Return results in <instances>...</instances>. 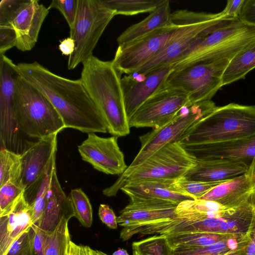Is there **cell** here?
<instances>
[{"instance_id": "6da1fadb", "label": "cell", "mask_w": 255, "mask_h": 255, "mask_svg": "<svg viewBox=\"0 0 255 255\" xmlns=\"http://www.w3.org/2000/svg\"><path fill=\"white\" fill-rule=\"evenodd\" d=\"M16 69L25 80L51 102L65 128L88 134L108 131L102 115L80 79L63 77L36 61L18 63Z\"/></svg>"}, {"instance_id": "7a4b0ae2", "label": "cell", "mask_w": 255, "mask_h": 255, "mask_svg": "<svg viewBox=\"0 0 255 255\" xmlns=\"http://www.w3.org/2000/svg\"><path fill=\"white\" fill-rule=\"evenodd\" d=\"M122 74L112 61L93 56L83 63L81 80L101 114L108 131L117 137L130 132L121 85Z\"/></svg>"}, {"instance_id": "3957f363", "label": "cell", "mask_w": 255, "mask_h": 255, "mask_svg": "<svg viewBox=\"0 0 255 255\" xmlns=\"http://www.w3.org/2000/svg\"><path fill=\"white\" fill-rule=\"evenodd\" d=\"M255 39V26L238 17H226L209 27L190 47L172 63L173 69L231 59Z\"/></svg>"}, {"instance_id": "277c9868", "label": "cell", "mask_w": 255, "mask_h": 255, "mask_svg": "<svg viewBox=\"0 0 255 255\" xmlns=\"http://www.w3.org/2000/svg\"><path fill=\"white\" fill-rule=\"evenodd\" d=\"M255 135V106L230 103L217 108L190 128L178 142L182 145L210 143Z\"/></svg>"}, {"instance_id": "5b68a950", "label": "cell", "mask_w": 255, "mask_h": 255, "mask_svg": "<svg viewBox=\"0 0 255 255\" xmlns=\"http://www.w3.org/2000/svg\"><path fill=\"white\" fill-rule=\"evenodd\" d=\"M14 111L23 133L38 139L65 128L60 116L51 102L19 74L14 93Z\"/></svg>"}, {"instance_id": "8992f818", "label": "cell", "mask_w": 255, "mask_h": 255, "mask_svg": "<svg viewBox=\"0 0 255 255\" xmlns=\"http://www.w3.org/2000/svg\"><path fill=\"white\" fill-rule=\"evenodd\" d=\"M226 17H229L225 16L222 11L207 13L180 9L172 12L171 21L176 28L167 43L158 54L135 73H144L166 65H171L209 27Z\"/></svg>"}, {"instance_id": "52a82bcc", "label": "cell", "mask_w": 255, "mask_h": 255, "mask_svg": "<svg viewBox=\"0 0 255 255\" xmlns=\"http://www.w3.org/2000/svg\"><path fill=\"white\" fill-rule=\"evenodd\" d=\"M197 160L177 141L167 144L150 155L129 175L118 179L103 194L115 196L126 183L147 180H175L195 166Z\"/></svg>"}, {"instance_id": "ba28073f", "label": "cell", "mask_w": 255, "mask_h": 255, "mask_svg": "<svg viewBox=\"0 0 255 255\" xmlns=\"http://www.w3.org/2000/svg\"><path fill=\"white\" fill-rule=\"evenodd\" d=\"M217 106L212 100L187 104L164 126L139 136L140 149L129 166L118 179L129 175L155 151L177 142L195 124L211 114Z\"/></svg>"}, {"instance_id": "9c48e42d", "label": "cell", "mask_w": 255, "mask_h": 255, "mask_svg": "<svg viewBox=\"0 0 255 255\" xmlns=\"http://www.w3.org/2000/svg\"><path fill=\"white\" fill-rule=\"evenodd\" d=\"M115 16L102 0H78L77 14L70 37L75 50L69 56L68 69H73L92 57L93 50L106 28Z\"/></svg>"}, {"instance_id": "30bf717a", "label": "cell", "mask_w": 255, "mask_h": 255, "mask_svg": "<svg viewBox=\"0 0 255 255\" xmlns=\"http://www.w3.org/2000/svg\"><path fill=\"white\" fill-rule=\"evenodd\" d=\"M230 60L224 59L173 69L165 85L185 92L189 105L211 100L222 87V78Z\"/></svg>"}, {"instance_id": "8fae6325", "label": "cell", "mask_w": 255, "mask_h": 255, "mask_svg": "<svg viewBox=\"0 0 255 255\" xmlns=\"http://www.w3.org/2000/svg\"><path fill=\"white\" fill-rule=\"evenodd\" d=\"M19 73L16 64L0 55V140L1 148L21 154L32 143L24 139L16 119L14 93Z\"/></svg>"}, {"instance_id": "7c38bea8", "label": "cell", "mask_w": 255, "mask_h": 255, "mask_svg": "<svg viewBox=\"0 0 255 255\" xmlns=\"http://www.w3.org/2000/svg\"><path fill=\"white\" fill-rule=\"evenodd\" d=\"M49 9L37 0H1L0 23H8L14 31L15 47L22 51L31 50L37 42Z\"/></svg>"}, {"instance_id": "4fadbf2b", "label": "cell", "mask_w": 255, "mask_h": 255, "mask_svg": "<svg viewBox=\"0 0 255 255\" xmlns=\"http://www.w3.org/2000/svg\"><path fill=\"white\" fill-rule=\"evenodd\" d=\"M188 101L185 92L164 84L129 118L130 128H158L170 121Z\"/></svg>"}, {"instance_id": "5bb4252c", "label": "cell", "mask_w": 255, "mask_h": 255, "mask_svg": "<svg viewBox=\"0 0 255 255\" xmlns=\"http://www.w3.org/2000/svg\"><path fill=\"white\" fill-rule=\"evenodd\" d=\"M176 28L172 23L130 43L118 46L112 60L114 66L122 74L135 73L161 51Z\"/></svg>"}, {"instance_id": "9a60e30c", "label": "cell", "mask_w": 255, "mask_h": 255, "mask_svg": "<svg viewBox=\"0 0 255 255\" xmlns=\"http://www.w3.org/2000/svg\"><path fill=\"white\" fill-rule=\"evenodd\" d=\"M118 137L113 135L102 137L94 132L88 133L87 138L78 147L82 159L99 171L122 175L128 166L118 144Z\"/></svg>"}, {"instance_id": "2e32d148", "label": "cell", "mask_w": 255, "mask_h": 255, "mask_svg": "<svg viewBox=\"0 0 255 255\" xmlns=\"http://www.w3.org/2000/svg\"><path fill=\"white\" fill-rule=\"evenodd\" d=\"M166 65L144 73H134L121 78L125 107L129 120L136 110L164 85L173 70Z\"/></svg>"}, {"instance_id": "e0dca14e", "label": "cell", "mask_w": 255, "mask_h": 255, "mask_svg": "<svg viewBox=\"0 0 255 255\" xmlns=\"http://www.w3.org/2000/svg\"><path fill=\"white\" fill-rule=\"evenodd\" d=\"M179 203L164 200L132 199L117 217L123 228L141 226L174 219Z\"/></svg>"}, {"instance_id": "ac0fdd59", "label": "cell", "mask_w": 255, "mask_h": 255, "mask_svg": "<svg viewBox=\"0 0 255 255\" xmlns=\"http://www.w3.org/2000/svg\"><path fill=\"white\" fill-rule=\"evenodd\" d=\"M182 146L197 160L240 161L250 166L255 158V135L223 142Z\"/></svg>"}, {"instance_id": "d6986e66", "label": "cell", "mask_w": 255, "mask_h": 255, "mask_svg": "<svg viewBox=\"0 0 255 255\" xmlns=\"http://www.w3.org/2000/svg\"><path fill=\"white\" fill-rule=\"evenodd\" d=\"M255 194V158L244 174L219 184L198 199L229 208L238 206Z\"/></svg>"}, {"instance_id": "ffe728a7", "label": "cell", "mask_w": 255, "mask_h": 255, "mask_svg": "<svg viewBox=\"0 0 255 255\" xmlns=\"http://www.w3.org/2000/svg\"><path fill=\"white\" fill-rule=\"evenodd\" d=\"M57 135L53 134L32 142L21 153V185L24 191L43 175L57 149Z\"/></svg>"}, {"instance_id": "44dd1931", "label": "cell", "mask_w": 255, "mask_h": 255, "mask_svg": "<svg viewBox=\"0 0 255 255\" xmlns=\"http://www.w3.org/2000/svg\"><path fill=\"white\" fill-rule=\"evenodd\" d=\"M33 224L32 209L23 194L8 210L0 214V255H6L11 245Z\"/></svg>"}, {"instance_id": "7402d4cb", "label": "cell", "mask_w": 255, "mask_h": 255, "mask_svg": "<svg viewBox=\"0 0 255 255\" xmlns=\"http://www.w3.org/2000/svg\"><path fill=\"white\" fill-rule=\"evenodd\" d=\"M132 199H159L177 203L197 199L178 188L175 180L154 179L126 183L121 189Z\"/></svg>"}, {"instance_id": "603a6c76", "label": "cell", "mask_w": 255, "mask_h": 255, "mask_svg": "<svg viewBox=\"0 0 255 255\" xmlns=\"http://www.w3.org/2000/svg\"><path fill=\"white\" fill-rule=\"evenodd\" d=\"M249 167L247 163L240 161L197 160L196 165L188 170L183 176L189 180L222 181L244 174Z\"/></svg>"}, {"instance_id": "cb8c5ba5", "label": "cell", "mask_w": 255, "mask_h": 255, "mask_svg": "<svg viewBox=\"0 0 255 255\" xmlns=\"http://www.w3.org/2000/svg\"><path fill=\"white\" fill-rule=\"evenodd\" d=\"M73 217L74 214L70 198L60 185L56 169L53 174L39 227L46 232H51L55 229L63 217L70 220Z\"/></svg>"}, {"instance_id": "d4e9b609", "label": "cell", "mask_w": 255, "mask_h": 255, "mask_svg": "<svg viewBox=\"0 0 255 255\" xmlns=\"http://www.w3.org/2000/svg\"><path fill=\"white\" fill-rule=\"evenodd\" d=\"M170 2L163 0L149 15L125 30L117 38L119 46L125 45L152 32L172 25Z\"/></svg>"}, {"instance_id": "484cf974", "label": "cell", "mask_w": 255, "mask_h": 255, "mask_svg": "<svg viewBox=\"0 0 255 255\" xmlns=\"http://www.w3.org/2000/svg\"><path fill=\"white\" fill-rule=\"evenodd\" d=\"M56 155L53 156L41 177L24 192L25 200L31 206L33 224L39 226L54 171L56 169Z\"/></svg>"}, {"instance_id": "4316f807", "label": "cell", "mask_w": 255, "mask_h": 255, "mask_svg": "<svg viewBox=\"0 0 255 255\" xmlns=\"http://www.w3.org/2000/svg\"><path fill=\"white\" fill-rule=\"evenodd\" d=\"M255 68V39L239 51L230 61L222 78V86L244 79Z\"/></svg>"}, {"instance_id": "83f0119b", "label": "cell", "mask_w": 255, "mask_h": 255, "mask_svg": "<svg viewBox=\"0 0 255 255\" xmlns=\"http://www.w3.org/2000/svg\"><path fill=\"white\" fill-rule=\"evenodd\" d=\"M249 240L250 233L245 235H234L207 247L171 250V255H224L247 244Z\"/></svg>"}, {"instance_id": "f1b7e54d", "label": "cell", "mask_w": 255, "mask_h": 255, "mask_svg": "<svg viewBox=\"0 0 255 255\" xmlns=\"http://www.w3.org/2000/svg\"><path fill=\"white\" fill-rule=\"evenodd\" d=\"M231 236L207 233H191L167 236L171 250L179 248H195L209 246ZM237 236V235H236Z\"/></svg>"}, {"instance_id": "f546056e", "label": "cell", "mask_w": 255, "mask_h": 255, "mask_svg": "<svg viewBox=\"0 0 255 255\" xmlns=\"http://www.w3.org/2000/svg\"><path fill=\"white\" fill-rule=\"evenodd\" d=\"M22 172L21 154L1 148L0 152V187L8 182L21 185Z\"/></svg>"}, {"instance_id": "4dcf8cb0", "label": "cell", "mask_w": 255, "mask_h": 255, "mask_svg": "<svg viewBox=\"0 0 255 255\" xmlns=\"http://www.w3.org/2000/svg\"><path fill=\"white\" fill-rule=\"evenodd\" d=\"M69 219L63 217L55 229L48 232L44 245V255H68L71 238Z\"/></svg>"}, {"instance_id": "1f68e13d", "label": "cell", "mask_w": 255, "mask_h": 255, "mask_svg": "<svg viewBox=\"0 0 255 255\" xmlns=\"http://www.w3.org/2000/svg\"><path fill=\"white\" fill-rule=\"evenodd\" d=\"M163 0H102L103 3L118 14L132 15L151 13Z\"/></svg>"}, {"instance_id": "d6a6232c", "label": "cell", "mask_w": 255, "mask_h": 255, "mask_svg": "<svg viewBox=\"0 0 255 255\" xmlns=\"http://www.w3.org/2000/svg\"><path fill=\"white\" fill-rule=\"evenodd\" d=\"M74 214L85 227H90L93 223V210L90 200L81 188L72 189L69 195Z\"/></svg>"}, {"instance_id": "836d02e7", "label": "cell", "mask_w": 255, "mask_h": 255, "mask_svg": "<svg viewBox=\"0 0 255 255\" xmlns=\"http://www.w3.org/2000/svg\"><path fill=\"white\" fill-rule=\"evenodd\" d=\"M135 243L142 255H171L166 237L163 235H154Z\"/></svg>"}, {"instance_id": "e575fe53", "label": "cell", "mask_w": 255, "mask_h": 255, "mask_svg": "<svg viewBox=\"0 0 255 255\" xmlns=\"http://www.w3.org/2000/svg\"><path fill=\"white\" fill-rule=\"evenodd\" d=\"M228 180L203 182L189 180L186 179L183 176L175 179V183L180 189L192 195L196 199H198L214 187L225 182Z\"/></svg>"}, {"instance_id": "d590c367", "label": "cell", "mask_w": 255, "mask_h": 255, "mask_svg": "<svg viewBox=\"0 0 255 255\" xmlns=\"http://www.w3.org/2000/svg\"><path fill=\"white\" fill-rule=\"evenodd\" d=\"M24 192V188L18 183L8 182L0 186V214L8 210Z\"/></svg>"}, {"instance_id": "8d00e7d4", "label": "cell", "mask_w": 255, "mask_h": 255, "mask_svg": "<svg viewBox=\"0 0 255 255\" xmlns=\"http://www.w3.org/2000/svg\"><path fill=\"white\" fill-rule=\"evenodd\" d=\"M78 7V0H53L48 9H58L65 18L71 28L74 25Z\"/></svg>"}, {"instance_id": "74e56055", "label": "cell", "mask_w": 255, "mask_h": 255, "mask_svg": "<svg viewBox=\"0 0 255 255\" xmlns=\"http://www.w3.org/2000/svg\"><path fill=\"white\" fill-rule=\"evenodd\" d=\"M48 232L33 224L29 231L30 238L29 255H44V245Z\"/></svg>"}, {"instance_id": "f35d334b", "label": "cell", "mask_w": 255, "mask_h": 255, "mask_svg": "<svg viewBox=\"0 0 255 255\" xmlns=\"http://www.w3.org/2000/svg\"><path fill=\"white\" fill-rule=\"evenodd\" d=\"M16 37L14 30L8 23H0V55H4L14 47Z\"/></svg>"}, {"instance_id": "ab89813d", "label": "cell", "mask_w": 255, "mask_h": 255, "mask_svg": "<svg viewBox=\"0 0 255 255\" xmlns=\"http://www.w3.org/2000/svg\"><path fill=\"white\" fill-rule=\"evenodd\" d=\"M29 231L24 232L11 245L6 255H29L30 238Z\"/></svg>"}, {"instance_id": "60d3db41", "label": "cell", "mask_w": 255, "mask_h": 255, "mask_svg": "<svg viewBox=\"0 0 255 255\" xmlns=\"http://www.w3.org/2000/svg\"><path fill=\"white\" fill-rule=\"evenodd\" d=\"M238 18L242 22L255 26V0H245Z\"/></svg>"}, {"instance_id": "b9f144b4", "label": "cell", "mask_w": 255, "mask_h": 255, "mask_svg": "<svg viewBox=\"0 0 255 255\" xmlns=\"http://www.w3.org/2000/svg\"><path fill=\"white\" fill-rule=\"evenodd\" d=\"M98 214L101 221L107 227L112 229L118 228L117 217L111 207L106 204H101Z\"/></svg>"}, {"instance_id": "7bdbcfd3", "label": "cell", "mask_w": 255, "mask_h": 255, "mask_svg": "<svg viewBox=\"0 0 255 255\" xmlns=\"http://www.w3.org/2000/svg\"><path fill=\"white\" fill-rule=\"evenodd\" d=\"M245 0H229L223 11V14L229 17L236 18L240 13Z\"/></svg>"}, {"instance_id": "ee69618b", "label": "cell", "mask_w": 255, "mask_h": 255, "mask_svg": "<svg viewBox=\"0 0 255 255\" xmlns=\"http://www.w3.org/2000/svg\"><path fill=\"white\" fill-rule=\"evenodd\" d=\"M71 255H96V251L89 246L77 245L70 241L69 247Z\"/></svg>"}, {"instance_id": "f6af8a7d", "label": "cell", "mask_w": 255, "mask_h": 255, "mask_svg": "<svg viewBox=\"0 0 255 255\" xmlns=\"http://www.w3.org/2000/svg\"><path fill=\"white\" fill-rule=\"evenodd\" d=\"M75 47L74 41L69 37L60 41L59 49L63 55L69 56L74 52Z\"/></svg>"}, {"instance_id": "bcb514c9", "label": "cell", "mask_w": 255, "mask_h": 255, "mask_svg": "<svg viewBox=\"0 0 255 255\" xmlns=\"http://www.w3.org/2000/svg\"><path fill=\"white\" fill-rule=\"evenodd\" d=\"M246 255H255V221L250 232V240L247 246Z\"/></svg>"}, {"instance_id": "7dc6e473", "label": "cell", "mask_w": 255, "mask_h": 255, "mask_svg": "<svg viewBox=\"0 0 255 255\" xmlns=\"http://www.w3.org/2000/svg\"><path fill=\"white\" fill-rule=\"evenodd\" d=\"M248 243L224 255H246V251Z\"/></svg>"}, {"instance_id": "c3c4849f", "label": "cell", "mask_w": 255, "mask_h": 255, "mask_svg": "<svg viewBox=\"0 0 255 255\" xmlns=\"http://www.w3.org/2000/svg\"><path fill=\"white\" fill-rule=\"evenodd\" d=\"M132 255H142L135 242L132 244ZM96 251V255H108L106 253L98 250Z\"/></svg>"}, {"instance_id": "681fc988", "label": "cell", "mask_w": 255, "mask_h": 255, "mask_svg": "<svg viewBox=\"0 0 255 255\" xmlns=\"http://www.w3.org/2000/svg\"><path fill=\"white\" fill-rule=\"evenodd\" d=\"M112 255H128L127 251L123 249L119 248L115 251Z\"/></svg>"}, {"instance_id": "f907efd6", "label": "cell", "mask_w": 255, "mask_h": 255, "mask_svg": "<svg viewBox=\"0 0 255 255\" xmlns=\"http://www.w3.org/2000/svg\"><path fill=\"white\" fill-rule=\"evenodd\" d=\"M68 255H71V253H70V252L69 251H69H68Z\"/></svg>"}]
</instances>
